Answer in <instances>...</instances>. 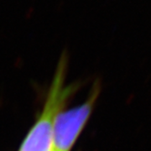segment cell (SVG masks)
Here are the masks:
<instances>
[{
    "instance_id": "obj_1",
    "label": "cell",
    "mask_w": 151,
    "mask_h": 151,
    "mask_svg": "<svg viewBox=\"0 0 151 151\" xmlns=\"http://www.w3.org/2000/svg\"><path fill=\"white\" fill-rule=\"evenodd\" d=\"M68 57L63 53L59 59L53 81L47 95L44 106L37 121L28 131L18 151H52L54 122L63 110L68 99L77 90L76 85H65Z\"/></svg>"
},
{
    "instance_id": "obj_2",
    "label": "cell",
    "mask_w": 151,
    "mask_h": 151,
    "mask_svg": "<svg viewBox=\"0 0 151 151\" xmlns=\"http://www.w3.org/2000/svg\"><path fill=\"white\" fill-rule=\"evenodd\" d=\"M100 91V83L96 82L87 100L58 113L53 126L52 151H71L89 120Z\"/></svg>"
}]
</instances>
